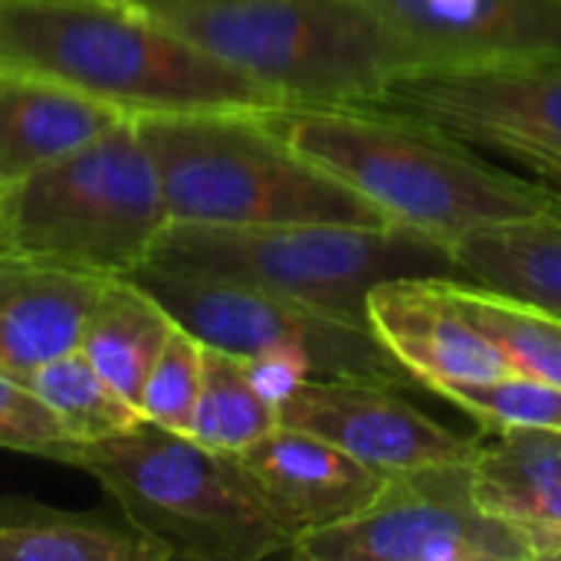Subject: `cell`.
Wrapping results in <instances>:
<instances>
[{
    "label": "cell",
    "mask_w": 561,
    "mask_h": 561,
    "mask_svg": "<svg viewBox=\"0 0 561 561\" xmlns=\"http://www.w3.org/2000/svg\"><path fill=\"white\" fill-rule=\"evenodd\" d=\"M0 66L53 76L131 118L286 108L283 95L125 0H0Z\"/></svg>",
    "instance_id": "cell-1"
},
{
    "label": "cell",
    "mask_w": 561,
    "mask_h": 561,
    "mask_svg": "<svg viewBox=\"0 0 561 561\" xmlns=\"http://www.w3.org/2000/svg\"><path fill=\"white\" fill-rule=\"evenodd\" d=\"M266 122L293 151L365 197L388 224L444 243L490 224L552 214L529 174L503 171L454 135L388 108L286 105Z\"/></svg>",
    "instance_id": "cell-2"
},
{
    "label": "cell",
    "mask_w": 561,
    "mask_h": 561,
    "mask_svg": "<svg viewBox=\"0 0 561 561\" xmlns=\"http://www.w3.org/2000/svg\"><path fill=\"white\" fill-rule=\"evenodd\" d=\"M148 266L263 289L368 322V293L391 279H460L450 243L401 224H181L154 240ZM371 325V322H368Z\"/></svg>",
    "instance_id": "cell-3"
},
{
    "label": "cell",
    "mask_w": 561,
    "mask_h": 561,
    "mask_svg": "<svg viewBox=\"0 0 561 561\" xmlns=\"http://www.w3.org/2000/svg\"><path fill=\"white\" fill-rule=\"evenodd\" d=\"M306 108H378L414 53L362 0H214L154 13Z\"/></svg>",
    "instance_id": "cell-4"
},
{
    "label": "cell",
    "mask_w": 561,
    "mask_h": 561,
    "mask_svg": "<svg viewBox=\"0 0 561 561\" xmlns=\"http://www.w3.org/2000/svg\"><path fill=\"white\" fill-rule=\"evenodd\" d=\"M181 224H388L365 197L243 112L135 118Z\"/></svg>",
    "instance_id": "cell-5"
},
{
    "label": "cell",
    "mask_w": 561,
    "mask_h": 561,
    "mask_svg": "<svg viewBox=\"0 0 561 561\" xmlns=\"http://www.w3.org/2000/svg\"><path fill=\"white\" fill-rule=\"evenodd\" d=\"M168 224L154 158L125 115L89 145L3 187L0 253L125 276L145 266Z\"/></svg>",
    "instance_id": "cell-6"
},
{
    "label": "cell",
    "mask_w": 561,
    "mask_h": 561,
    "mask_svg": "<svg viewBox=\"0 0 561 561\" xmlns=\"http://www.w3.org/2000/svg\"><path fill=\"white\" fill-rule=\"evenodd\" d=\"M99 483L122 519L168 561H263L289 556L293 536L263 510L230 454L145 421L82 444L69 463Z\"/></svg>",
    "instance_id": "cell-7"
},
{
    "label": "cell",
    "mask_w": 561,
    "mask_h": 561,
    "mask_svg": "<svg viewBox=\"0 0 561 561\" xmlns=\"http://www.w3.org/2000/svg\"><path fill=\"white\" fill-rule=\"evenodd\" d=\"M125 279L141 286L174 325L191 332L201 345L233 358L286 352L302 358L312 368V378L375 381L401 391L421 388L368 322L332 316L263 289L168 273L148 263L125 273Z\"/></svg>",
    "instance_id": "cell-8"
},
{
    "label": "cell",
    "mask_w": 561,
    "mask_h": 561,
    "mask_svg": "<svg viewBox=\"0 0 561 561\" xmlns=\"http://www.w3.org/2000/svg\"><path fill=\"white\" fill-rule=\"evenodd\" d=\"M302 561H533L519 529L490 516L473 493L470 460L385 477L352 519L296 536Z\"/></svg>",
    "instance_id": "cell-9"
},
{
    "label": "cell",
    "mask_w": 561,
    "mask_h": 561,
    "mask_svg": "<svg viewBox=\"0 0 561 561\" xmlns=\"http://www.w3.org/2000/svg\"><path fill=\"white\" fill-rule=\"evenodd\" d=\"M378 108L434 125L477 151L561 161V62L408 69Z\"/></svg>",
    "instance_id": "cell-10"
},
{
    "label": "cell",
    "mask_w": 561,
    "mask_h": 561,
    "mask_svg": "<svg viewBox=\"0 0 561 561\" xmlns=\"http://www.w3.org/2000/svg\"><path fill=\"white\" fill-rule=\"evenodd\" d=\"M276 411L283 427L316 434L385 477L470 460L477 447V434L460 437L404 401L401 388L375 381L309 378Z\"/></svg>",
    "instance_id": "cell-11"
},
{
    "label": "cell",
    "mask_w": 561,
    "mask_h": 561,
    "mask_svg": "<svg viewBox=\"0 0 561 561\" xmlns=\"http://www.w3.org/2000/svg\"><path fill=\"white\" fill-rule=\"evenodd\" d=\"M414 53V69L561 62V0H362Z\"/></svg>",
    "instance_id": "cell-12"
},
{
    "label": "cell",
    "mask_w": 561,
    "mask_h": 561,
    "mask_svg": "<svg viewBox=\"0 0 561 561\" xmlns=\"http://www.w3.org/2000/svg\"><path fill=\"white\" fill-rule=\"evenodd\" d=\"M454 279H391L368 293V322L424 388L516 375V362L463 312Z\"/></svg>",
    "instance_id": "cell-13"
},
{
    "label": "cell",
    "mask_w": 561,
    "mask_h": 561,
    "mask_svg": "<svg viewBox=\"0 0 561 561\" xmlns=\"http://www.w3.org/2000/svg\"><path fill=\"white\" fill-rule=\"evenodd\" d=\"M230 460L293 539L358 516L385 486V473L316 434L283 424L230 454Z\"/></svg>",
    "instance_id": "cell-14"
},
{
    "label": "cell",
    "mask_w": 561,
    "mask_h": 561,
    "mask_svg": "<svg viewBox=\"0 0 561 561\" xmlns=\"http://www.w3.org/2000/svg\"><path fill=\"white\" fill-rule=\"evenodd\" d=\"M108 276L0 253V371L30 378L79 348Z\"/></svg>",
    "instance_id": "cell-15"
},
{
    "label": "cell",
    "mask_w": 561,
    "mask_h": 561,
    "mask_svg": "<svg viewBox=\"0 0 561 561\" xmlns=\"http://www.w3.org/2000/svg\"><path fill=\"white\" fill-rule=\"evenodd\" d=\"M470 477L477 503L519 529L536 559H561V434L483 427Z\"/></svg>",
    "instance_id": "cell-16"
},
{
    "label": "cell",
    "mask_w": 561,
    "mask_h": 561,
    "mask_svg": "<svg viewBox=\"0 0 561 561\" xmlns=\"http://www.w3.org/2000/svg\"><path fill=\"white\" fill-rule=\"evenodd\" d=\"M122 118L125 112L69 82L0 66V181L13 184L59 161Z\"/></svg>",
    "instance_id": "cell-17"
},
{
    "label": "cell",
    "mask_w": 561,
    "mask_h": 561,
    "mask_svg": "<svg viewBox=\"0 0 561 561\" xmlns=\"http://www.w3.org/2000/svg\"><path fill=\"white\" fill-rule=\"evenodd\" d=\"M463 283L561 319V217L490 224L450 243Z\"/></svg>",
    "instance_id": "cell-18"
},
{
    "label": "cell",
    "mask_w": 561,
    "mask_h": 561,
    "mask_svg": "<svg viewBox=\"0 0 561 561\" xmlns=\"http://www.w3.org/2000/svg\"><path fill=\"white\" fill-rule=\"evenodd\" d=\"M0 561H168L125 519L56 510L23 493L0 496Z\"/></svg>",
    "instance_id": "cell-19"
},
{
    "label": "cell",
    "mask_w": 561,
    "mask_h": 561,
    "mask_svg": "<svg viewBox=\"0 0 561 561\" xmlns=\"http://www.w3.org/2000/svg\"><path fill=\"white\" fill-rule=\"evenodd\" d=\"M174 319L131 279L108 276L85 319L79 352L128 401H141L145 378L161 355Z\"/></svg>",
    "instance_id": "cell-20"
},
{
    "label": "cell",
    "mask_w": 561,
    "mask_h": 561,
    "mask_svg": "<svg viewBox=\"0 0 561 561\" xmlns=\"http://www.w3.org/2000/svg\"><path fill=\"white\" fill-rule=\"evenodd\" d=\"M30 388L79 447L128 434L145 424L141 408L128 401L108 378H102L79 348L43 365L30 378Z\"/></svg>",
    "instance_id": "cell-21"
},
{
    "label": "cell",
    "mask_w": 561,
    "mask_h": 561,
    "mask_svg": "<svg viewBox=\"0 0 561 561\" xmlns=\"http://www.w3.org/2000/svg\"><path fill=\"white\" fill-rule=\"evenodd\" d=\"M279 427V411L250 385L240 358L204 345V385L187 437L197 444L237 454Z\"/></svg>",
    "instance_id": "cell-22"
},
{
    "label": "cell",
    "mask_w": 561,
    "mask_h": 561,
    "mask_svg": "<svg viewBox=\"0 0 561 561\" xmlns=\"http://www.w3.org/2000/svg\"><path fill=\"white\" fill-rule=\"evenodd\" d=\"M450 286L463 312L516 362L519 371L561 388V319L460 279Z\"/></svg>",
    "instance_id": "cell-23"
},
{
    "label": "cell",
    "mask_w": 561,
    "mask_h": 561,
    "mask_svg": "<svg viewBox=\"0 0 561 561\" xmlns=\"http://www.w3.org/2000/svg\"><path fill=\"white\" fill-rule=\"evenodd\" d=\"M490 431H552L561 434V388L516 371L493 381H460L434 391Z\"/></svg>",
    "instance_id": "cell-24"
},
{
    "label": "cell",
    "mask_w": 561,
    "mask_h": 561,
    "mask_svg": "<svg viewBox=\"0 0 561 561\" xmlns=\"http://www.w3.org/2000/svg\"><path fill=\"white\" fill-rule=\"evenodd\" d=\"M201 385H204V345L191 332L174 325V332L168 335L161 355L154 358L145 378L138 408L145 421L187 434L201 398Z\"/></svg>",
    "instance_id": "cell-25"
},
{
    "label": "cell",
    "mask_w": 561,
    "mask_h": 561,
    "mask_svg": "<svg viewBox=\"0 0 561 561\" xmlns=\"http://www.w3.org/2000/svg\"><path fill=\"white\" fill-rule=\"evenodd\" d=\"M0 450L69 467L79 444L62 431V424L26 381L0 371Z\"/></svg>",
    "instance_id": "cell-26"
},
{
    "label": "cell",
    "mask_w": 561,
    "mask_h": 561,
    "mask_svg": "<svg viewBox=\"0 0 561 561\" xmlns=\"http://www.w3.org/2000/svg\"><path fill=\"white\" fill-rule=\"evenodd\" d=\"M243 368H247V378L250 385L273 404L279 408L302 381L312 378V368L296 358V355H286V352H266V355H256V358H240Z\"/></svg>",
    "instance_id": "cell-27"
},
{
    "label": "cell",
    "mask_w": 561,
    "mask_h": 561,
    "mask_svg": "<svg viewBox=\"0 0 561 561\" xmlns=\"http://www.w3.org/2000/svg\"><path fill=\"white\" fill-rule=\"evenodd\" d=\"M506 161H513L516 168H523V174H529L539 184V191L549 201V210L556 217H561V161L536 158V154H519V158H506Z\"/></svg>",
    "instance_id": "cell-28"
},
{
    "label": "cell",
    "mask_w": 561,
    "mask_h": 561,
    "mask_svg": "<svg viewBox=\"0 0 561 561\" xmlns=\"http://www.w3.org/2000/svg\"><path fill=\"white\" fill-rule=\"evenodd\" d=\"M125 3H135L141 10H151V13H161V10H174V7H194V3H214V0H125Z\"/></svg>",
    "instance_id": "cell-29"
},
{
    "label": "cell",
    "mask_w": 561,
    "mask_h": 561,
    "mask_svg": "<svg viewBox=\"0 0 561 561\" xmlns=\"http://www.w3.org/2000/svg\"><path fill=\"white\" fill-rule=\"evenodd\" d=\"M3 187H7V184L0 181V207H3Z\"/></svg>",
    "instance_id": "cell-30"
}]
</instances>
